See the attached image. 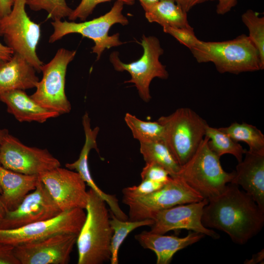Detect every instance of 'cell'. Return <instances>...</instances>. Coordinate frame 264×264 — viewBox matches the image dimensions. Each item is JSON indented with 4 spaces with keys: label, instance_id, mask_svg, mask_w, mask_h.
Listing matches in <instances>:
<instances>
[{
    "label": "cell",
    "instance_id": "6da1fadb",
    "mask_svg": "<svg viewBox=\"0 0 264 264\" xmlns=\"http://www.w3.org/2000/svg\"><path fill=\"white\" fill-rule=\"evenodd\" d=\"M202 222L207 228L225 232L234 243L243 244L262 229L264 210L249 194L229 183L221 194L208 200Z\"/></svg>",
    "mask_w": 264,
    "mask_h": 264
},
{
    "label": "cell",
    "instance_id": "7a4b0ae2",
    "mask_svg": "<svg viewBox=\"0 0 264 264\" xmlns=\"http://www.w3.org/2000/svg\"><path fill=\"white\" fill-rule=\"evenodd\" d=\"M86 217L77 236L78 264H102L111 257L113 230L106 202L90 188Z\"/></svg>",
    "mask_w": 264,
    "mask_h": 264
},
{
    "label": "cell",
    "instance_id": "3957f363",
    "mask_svg": "<svg viewBox=\"0 0 264 264\" xmlns=\"http://www.w3.org/2000/svg\"><path fill=\"white\" fill-rule=\"evenodd\" d=\"M190 50L198 63L211 62L220 73L238 74L264 68L258 50L245 34L222 42L199 40Z\"/></svg>",
    "mask_w": 264,
    "mask_h": 264
},
{
    "label": "cell",
    "instance_id": "277c9868",
    "mask_svg": "<svg viewBox=\"0 0 264 264\" xmlns=\"http://www.w3.org/2000/svg\"><path fill=\"white\" fill-rule=\"evenodd\" d=\"M204 136L192 157L182 166L177 177L184 181L204 198L211 199L221 194L234 178L235 172L222 168L220 157L209 148Z\"/></svg>",
    "mask_w": 264,
    "mask_h": 264
},
{
    "label": "cell",
    "instance_id": "5b68a950",
    "mask_svg": "<svg viewBox=\"0 0 264 264\" xmlns=\"http://www.w3.org/2000/svg\"><path fill=\"white\" fill-rule=\"evenodd\" d=\"M157 121L164 128L163 141L180 166L195 153L205 136L208 124L190 108H181Z\"/></svg>",
    "mask_w": 264,
    "mask_h": 264
},
{
    "label": "cell",
    "instance_id": "8992f818",
    "mask_svg": "<svg viewBox=\"0 0 264 264\" xmlns=\"http://www.w3.org/2000/svg\"><path fill=\"white\" fill-rule=\"evenodd\" d=\"M124 4L123 1L116 0L108 12L88 21L77 23L58 20L51 22L54 31L49 37V43H54L69 34H81L94 42L92 51L96 54L98 60L105 49L124 44L119 40V33L109 35L110 28L114 24L126 25L129 23L128 20L122 14Z\"/></svg>",
    "mask_w": 264,
    "mask_h": 264
},
{
    "label": "cell",
    "instance_id": "52a82bcc",
    "mask_svg": "<svg viewBox=\"0 0 264 264\" xmlns=\"http://www.w3.org/2000/svg\"><path fill=\"white\" fill-rule=\"evenodd\" d=\"M26 1L14 0L11 12L0 19V36L14 53L22 56L36 71L41 72L44 63L36 53L41 28L28 17Z\"/></svg>",
    "mask_w": 264,
    "mask_h": 264
},
{
    "label": "cell",
    "instance_id": "ba28073f",
    "mask_svg": "<svg viewBox=\"0 0 264 264\" xmlns=\"http://www.w3.org/2000/svg\"><path fill=\"white\" fill-rule=\"evenodd\" d=\"M141 45L143 49V55L135 62L123 63L119 58L117 52L111 53L110 60L116 71H127L130 74L131 79L125 83L133 84L140 98L144 102H148L151 99L149 88L153 79H166L169 74L165 66L159 61L164 50L159 40L154 36L143 35Z\"/></svg>",
    "mask_w": 264,
    "mask_h": 264
},
{
    "label": "cell",
    "instance_id": "9c48e42d",
    "mask_svg": "<svg viewBox=\"0 0 264 264\" xmlns=\"http://www.w3.org/2000/svg\"><path fill=\"white\" fill-rule=\"evenodd\" d=\"M204 199L179 177H171L160 189L149 194L123 197V202L129 207L130 220L152 219L156 212L183 204Z\"/></svg>",
    "mask_w": 264,
    "mask_h": 264
},
{
    "label": "cell",
    "instance_id": "30bf717a",
    "mask_svg": "<svg viewBox=\"0 0 264 264\" xmlns=\"http://www.w3.org/2000/svg\"><path fill=\"white\" fill-rule=\"evenodd\" d=\"M76 53V50L59 49L53 59L43 66V78L30 95L40 105L60 115L68 113L71 109L65 92L66 75L67 67Z\"/></svg>",
    "mask_w": 264,
    "mask_h": 264
},
{
    "label": "cell",
    "instance_id": "8fae6325",
    "mask_svg": "<svg viewBox=\"0 0 264 264\" xmlns=\"http://www.w3.org/2000/svg\"><path fill=\"white\" fill-rule=\"evenodd\" d=\"M86 217L84 209L76 208L63 211L51 219L20 228L0 229V242L15 246L59 233L78 235Z\"/></svg>",
    "mask_w": 264,
    "mask_h": 264
},
{
    "label": "cell",
    "instance_id": "7c38bea8",
    "mask_svg": "<svg viewBox=\"0 0 264 264\" xmlns=\"http://www.w3.org/2000/svg\"><path fill=\"white\" fill-rule=\"evenodd\" d=\"M0 165L16 172L38 176L61 166L47 149L27 146L8 132L0 144Z\"/></svg>",
    "mask_w": 264,
    "mask_h": 264
},
{
    "label": "cell",
    "instance_id": "4fadbf2b",
    "mask_svg": "<svg viewBox=\"0 0 264 264\" xmlns=\"http://www.w3.org/2000/svg\"><path fill=\"white\" fill-rule=\"evenodd\" d=\"M77 236L72 233L57 234L16 245L14 252L21 264H66Z\"/></svg>",
    "mask_w": 264,
    "mask_h": 264
},
{
    "label": "cell",
    "instance_id": "5bb4252c",
    "mask_svg": "<svg viewBox=\"0 0 264 264\" xmlns=\"http://www.w3.org/2000/svg\"><path fill=\"white\" fill-rule=\"evenodd\" d=\"M39 176L62 212L86 209L88 200L86 184L77 172L60 166Z\"/></svg>",
    "mask_w": 264,
    "mask_h": 264
},
{
    "label": "cell",
    "instance_id": "9a60e30c",
    "mask_svg": "<svg viewBox=\"0 0 264 264\" xmlns=\"http://www.w3.org/2000/svg\"><path fill=\"white\" fill-rule=\"evenodd\" d=\"M61 212L62 211L40 179L36 188L26 195L16 208L6 212L0 221V229L20 228L51 219Z\"/></svg>",
    "mask_w": 264,
    "mask_h": 264
},
{
    "label": "cell",
    "instance_id": "2e32d148",
    "mask_svg": "<svg viewBox=\"0 0 264 264\" xmlns=\"http://www.w3.org/2000/svg\"><path fill=\"white\" fill-rule=\"evenodd\" d=\"M208 200L177 205L159 211L154 214L153 224L150 232L159 234L178 229H185L207 235L214 239L220 238L219 234L204 226L202 222L203 208Z\"/></svg>",
    "mask_w": 264,
    "mask_h": 264
},
{
    "label": "cell",
    "instance_id": "e0dca14e",
    "mask_svg": "<svg viewBox=\"0 0 264 264\" xmlns=\"http://www.w3.org/2000/svg\"><path fill=\"white\" fill-rule=\"evenodd\" d=\"M82 124L85 135V142L81 150L79 158L72 163H66V167L75 170L90 189L96 192L108 204L110 211L119 219L128 220V217L120 208L117 199L114 196L108 194L101 190L94 181L90 174L88 165V155L90 151L94 149L99 152L97 144V137L99 128L96 127L92 129L88 114L86 112L82 118Z\"/></svg>",
    "mask_w": 264,
    "mask_h": 264
},
{
    "label": "cell",
    "instance_id": "ac0fdd59",
    "mask_svg": "<svg viewBox=\"0 0 264 264\" xmlns=\"http://www.w3.org/2000/svg\"><path fill=\"white\" fill-rule=\"evenodd\" d=\"M231 183L241 186L264 210V151H245Z\"/></svg>",
    "mask_w": 264,
    "mask_h": 264
},
{
    "label": "cell",
    "instance_id": "d6986e66",
    "mask_svg": "<svg viewBox=\"0 0 264 264\" xmlns=\"http://www.w3.org/2000/svg\"><path fill=\"white\" fill-rule=\"evenodd\" d=\"M204 236V235L196 232L180 238L144 231L134 237L144 248L155 253L157 264H168L177 251L197 242Z\"/></svg>",
    "mask_w": 264,
    "mask_h": 264
},
{
    "label": "cell",
    "instance_id": "ffe728a7",
    "mask_svg": "<svg viewBox=\"0 0 264 264\" xmlns=\"http://www.w3.org/2000/svg\"><path fill=\"white\" fill-rule=\"evenodd\" d=\"M35 69L22 56L14 53L0 62V94L14 90L35 88L39 79Z\"/></svg>",
    "mask_w": 264,
    "mask_h": 264
},
{
    "label": "cell",
    "instance_id": "44dd1931",
    "mask_svg": "<svg viewBox=\"0 0 264 264\" xmlns=\"http://www.w3.org/2000/svg\"><path fill=\"white\" fill-rule=\"evenodd\" d=\"M0 101L6 105L8 112L21 122L42 123L60 115L59 113L40 105L22 90L2 93L0 94Z\"/></svg>",
    "mask_w": 264,
    "mask_h": 264
},
{
    "label": "cell",
    "instance_id": "7402d4cb",
    "mask_svg": "<svg viewBox=\"0 0 264 264\" xmlns=\"http://www.w3.org/2000/svg\"><path fill=\"white\" fill-rule=\"evenodd\" d=\"M40 178L6 169L0 165V199L6 212L16 208L36 187Z\"/></svg>",
    "mask_w": 264,
    "mask_h": 264
},
{
    "label": "cell",
    "instance_id": "603a6c76",
    "mask_svg": "<svg viewBox=\"0 0 264 264\" xmlns=\"http://www.w3.org/2000/svg\"><path fill=\"white\" fill-rule=\"evenodd\" d=\"M145 15L150 22H156L162 27L191 28L187 12L175 0H159L143 7Z\"/></svg>",
    "mask_w": 264,
    "mask_h": 264
},
{
    "label": "cell",
    "instance_id": "cb8c5ba5",
    "mask_svg": "<svg viewBox=\"0 0 264 264\" xmlns=\"http://www.w3.org/2000/svg\"><path fill=\"white\" fill-rule=\"evenodd\" d=\"M140 152L146 163L157 164L166 170L171 177H177L180 166L163 140L140 143Z\"/></svg>",
    "mask_w": 264,
    "mask_h": 264
},
{
    "label": "cell",
    "instance_id": "d4e9b609",
    "mask_svg": "<svg viewBox=\"0 0 264 264\" xmlns=\"http://www.w3.org/2000/svg\"><path fill=\"white\" fill-rule=\"evenodd\" d=\"M110 215V224L113 230L110 243V262L111 264H118L119 249L127 236L136 228L143 226H151L154 220H123L118 219L111 211Z\"/></svg>",
    "mask_w": 264,
    "mask_h": 264
},
{
    "label": "cell",
    "instance_id": "484cf974",
    "mask_svg": "<svg viewBox=\"0 0 264 264\" xmlns=\"http://www.w3.org/2000/svg\"><path fill=\"white\" fill-rule=\"evenodd\" d=\"M205 136L208 137L210 149L219 157L225 154L233 155L238 162H241L246 150L238 142L219 128L207 126Z\"/></svg>",
    "mask_w": 264,
    "mask_h": 264
},
{
    "label": "cell",
    "instance_id": "4316f807",
    "mask_svg": "<svg viewBox=\"0 0 264 264\" xmlns=\"http://www.w3.org/2000/svg\"><path fill=\"white\" fill-rule=\"evenodd\" d=\"M219 129L234 140L246 143L251 151H264V135L254 125L246 123L234 122L227 127Z\"/></svg>",
    "mask_w": 264,
    "mask_h": 264
},
{
    "label": "cell",
    "instance_id": "83f0119b",
    "mask_svg": "<svg viewBox=\"0 0 264 264\" xmlns=\"http://www.w3.org/2000/svg\"><path fill=\"white\" fill-rule=\"evenodd\" d=\"M124 119L133 137L140 143L163 140L164 128L157 120L145 121L130 113L125 114Z\"/></svg>",
    "mask_w": 264,
    "mask_h": 264
},
{
    "label": "cell",
    "instance_id": "f1b7e54d",
    "mask_svg": "<svg viewBox=\"0 0 264 264\" xmlns=\"http://www.w3.org/2000/svg\"><path fill=\"white\" fill-rule=\"evenodd\" d=\"M242 20L248 28V36L258 50L264 65V18L248 9L242 14Z\"/></svg>",
    "mask_w": 264,
    "mask_h": 264
},
{
    "label": "cell",
    "instance_id": "f546056e",
    "mask_svg": "<svg viewBox=\"0 0 264 264\" xmlns=\"http://www.w3.org/2000/svg\"><path fill=\"white\" fill-rule=\"evenodd\" d=\"M26 4L33 11L45 10L53 21L68 17L73 10L66 0H26Z\"/></svg>",
    "mask_w": 264,
    "mask_h": 264
},
{
    "label": "cell",
    "instance_id": "4dcf8cb0",
    "mask_svg": "<svg viewBox=\"0 0 264 264\" xmlns=\"http://www.w3.org/2000/svg\"><path fill=\"white\" fill-rule=\"evenodd\" d=\"M111 0H120L128 5H132L134 3V0H81L76 8L72 10L68 19L74 21L79 19L85 21L98 4Z\"/></svg>",
    "mask_w": 264,
    "mask_h": 264
},
{
    "label": "cell",
    "instance_id": "1f68e13d",
    "mask_svg": "<svg viewBox=\"0 0 264 264\" xmlns=\"http://www.w3.org/2000/svg\"><path fill=\"white\" fill-rule=\"evenodd\" d=\"M163 30L165 33L171 35L190 50L194 47L199 41L195 35L192 27L177 28L164 26Z\"/></svg>",
    "mask_w": 264,
    "mask_h": 264
},
{
    "label": "cell",
    "instance_id": "d6a6232c",
    "mask_svg": "<svg viewBox=\"0 0 264 264\" xmlns=\"http://www.w3.org/2000/svg\"><path fill=\"white\" fill-rule=\"evenodd\" d=\"M165 184L149 179H143L138 185L124 188L123 197L135 198L145 196L160 189Z\"/></svg>",
    "mask_w": 264,
    "mask_h": 264
},
{
    "label": "cell",
    "instance_id": "836d02e7",
    "mask_svg": "<svg viewBox=\"0 0 264 264\" xmlns=\"http://www.w3.org/2000/svg\"><path fill=\"white\" fill-rule=\"evenodd\" d=\"M142 180L149 179L163 184L171 178L168 171L162 167L154 163H146L141 173Z\"/></svg>",
    "mask_w": 264,
    "mask_h": 264
},
{
    "label": "cell",
    "instance_id": "e575fe53",
    "mask_svg": "<svg viewBox=\"0 0 264 264\" xmlns=\"http://www.w3.org/2000/svg\"><path fill=\"white\" fill-rule=\"evenodd\" d=\"M14 246L0 242V264H21L14 252Z\"/></svg>",
    "mask_w": 264,
    "mask_h": 264
},
{
    "label": "cell",
    "instance_id": "d590c367",
    "mask_svg": "<svg viewBox=\"0 0 264 264\" xmlns=\"http://www.w3.org/2000/svg\"><path fill=\"white\" fill-rule=\"evenodd\" d=\"M218 1L216 8L217 13L224 15L229 12L237 3V0H213Z\"/></svg>",
    "mask_w": 264,
    "mask_h": 264
},
{
    "label": "cell",
    "instance_id": "8d00e7d4",
    "mask_svg": "<svg viewBox=\"0 0 264 264\" xmlns=\"http://www.w3.org/2000/svg\"><path fill=\"white\" fill-rule=\"evenodd\" d=\"M213 0H175L187 13L198 4Z\"/></svg>",
    "mask_w": 264,
    "mask_h": 264
},
{
    "label": "cell",
    "instance_id": "74e56055",
    "mask_svg": "<svg viewBox=\"0 0 264 264\" xmlns=\"http://www.w3.org/2000/svg\"><path fill=\"white\" fill-rule=\"evenodd\" d=\"M13 2L14 0H0V19L11 12Z\"/></svg>",
    "mask_w": 264,
    "mask_h": 264
},
{
    "label": "cell",
    "instance_id": "f35d334b",
    "mask_svg": "<svg viewBox=\"0 0 264 264\" xmlns=\"http://www.w3.org/2000/svg\"><path fill=\"white\" fill-rule=\"evenodd\" d=\"M13 54L14 52L11 48L0 42V62L9 60Z\"/></svg>",
    "mask_w": 264,
    "mask_h": 264
},
{
    "label": "cell",
    "instance_id": "ab89813d",
    "mask_svg": "<svg viewBox=\"0 0 264 264\" xmlns=\"http://www.w3.org/2000/svg\"><path fill=\"white\" fill-rule=\"evenodd\" d=\"M264 259V250H261L258 253L253 254L251 259L246 260L244 263L246 264H256L262 263Z\"/></svg>",
    "mask_w": 264,
    "mask_h": 264
},
{
    "label": "cell",
    "instance_id": "60d3db41",
    "mask_svg": "<svg viewBox=\"0 0 264 264\" xmlns=\"http://www.w3.org/2000/svg\"><path fill=\"white\" fill-rule=\"evenodd\" d=\"M1 193V189L0 186V221L3 219L4 218L6 213V210H5L2 202L1 201V200L0 199V194Z\"/></svg>",
    "mask_w": 264,
    "mask_h": 264
},
{
    "label": "cell",
    "instance_id": "b9f144b4",
    "mask_svg": "<svg viewBox=\"0 0 264 264\" xmlns=\"http://www.w3.org/2000/svg\"><path fill=\"white\" fill-rule=\"evenodd\" d=\"M159 0H139L142 7L153 4Z\"/></svg>",
    "mask_w": 264,
    "mask_h": 264
},
{
    "label": "cell",
    "instance_id": "7bdbcfd3",
    "mask_svg": "<svg viewBox=\"0 0 264 264\" xmlns=\"http://www.w3.org/2000/svg\"><path fill=\"white\" fill-rule=\"evenodd\" d=\"M8 132V131L6 129H0V144L3 136Z\"/></svg>",
    "mask_w": 264,
    "mask_h": 264
}]
</instances>
